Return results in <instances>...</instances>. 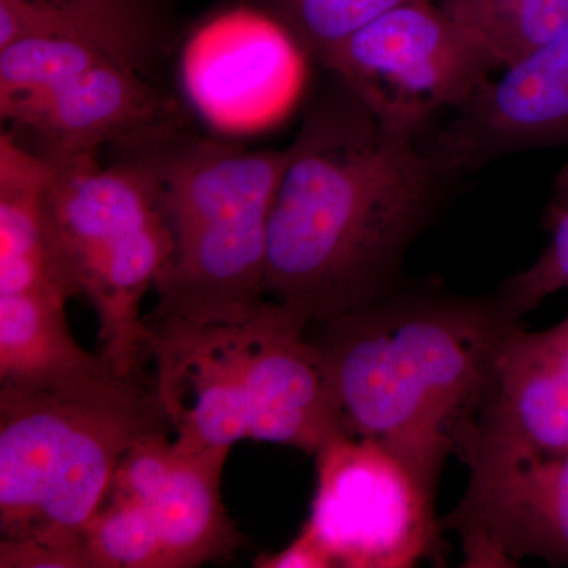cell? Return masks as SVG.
I'll list each match as a JSON object with an SVG mask.
<instances>
[{
  "mask_svg": "<svg viewBox=\"0 0 568 568\" xmlns=\"http://www.w3.org/2000/svg\"><path fill=\"white\" fill-rule=\"evenodd\" d=\"M108 62L115 61L78 40L31 37L14 41L0 48V106L50 92Z\"/></svg>",
  "mask_w": 568,
  "mask_h": 568,
  "instance_id": "obj_19",
  "label": "cell"
},
{
  "mask_svg": "<svg viewBox=\"0 0 568 568\" xmlns=\"http://www.w3.org/2000/svg\"><path fill=\"white\" fill-rule=\"evenodd\" d=\"M301 534L331 567L409 568L440 551L436 496L377 440L339 436L316 455Z\"/></svg>",
  "mask_w": 568,
  "mask_h": 568,
  "instance_id": "obj_7",
  "label": "cell"
},
{
  "mask_svg": "<svg viewBox=\"0 0 568 568\" xmlns=\"http://www.w3.org/2000/svg\"><path fill=\"white\" fill-rule=\"evenodd\" d=\"M54 164L26 148L20 138L0 136V294L44 291L74 297L54 248L47 220V192Z\"/></svg>",
  "mask_w": 568,
  "mask_h": 568,
  "instance_id": "obj_15",
  "label": "cell"
},
{
  "mask_svg": "<svg viewBox=\"0 0 568 568\" xmlns=\"http://www.w3.org/2000/svg\"><path fill=\"white\" fill-rule=\"evenodd\" d=\"M82 538L91 568H166L151 515L130 497L108 495Z\"/></svg>",
  "mask_w": 568,
  "mask_h": 568,
  "instance_id": "obj_20",
  "label": "cell"
},
{
  "mask_svg": "<svg viewBox=\"0 0 568 568\" xmlns=\"http://www.w3.org/2000/svg\"><path fill=\"white\" fill-rule=\"evenodd\" d=\"M0 567L2 568H91L88 552L81 544H55V541L21 538L0 541Z\"/></svg>",
  "mask_w": 568,
  "mask_h": 568,
  "instance_id": "obj_23",
  "label": "cell"
},
{
  "mask_svg": "<svg viewBox=\"0 0 568 568\" xmlns=\"http://www.w3.org/2000/svg\"><path fill=\"white\" fill-rule=\"evenodd\" d=\"M174 432L155 379L104 366L50 384H0L2 538L82 544L119 463L141 437Z\"/></svg>",
  "mask_w": 568,
  "mask_h": 568,
  "instance_id": "obj_3",
  "label": "cell"
},
{
  "mask_svg": "<svg viewBox=\"0 0 568 568\" xmlns=\"http://www.w3.org/2000/svg\"><path fill=\"white\" fill-rule=\"evenodd\" d=\"M544 223L549 235L544 252L496 291L517 320L537 310L549 295L568 290V164L556 175Z\"/></svg>",
  "mask_w": 568,
  "mask_h": 568,
  "instance_id": "obj_22",
  "label": "cell"
},
{
  "mask_svg": "<svg viewBox=\"0 0 568 568\" xmlns=\"http://www.w3.org/2000/svg\"><path fill=\"white\" fill-rule=\"evenodd\" d=\"M254 567L260 568H328L331 564L325 559L323 552L310 541L304 534L297 537L275 555H263L254 560Z\"/></svg>",
  "mask_w": 568,
  "mask_h": 568,
  "instance_id": "obj_24",
  "label": "cell"
},
{
  "mask_svg": "<svg viewBox=\"0 0 568 568\" xmlns=\"http://www.w3.org/2000/svg\"><path fill=\"white\" fill-rule=\"evenodd\" d=\"M405 2L409 0H261L265 13L317 63L366 22Z\"/></svg>",
  "mask_w": 568,
  "mask_h": 568,
  "instance_id": "obj_21",
  "label": "cell"
},
{
  "mask_svg": "<svg viewBox=\"0 0 568 568\" xmlns=\"http://www.w3.org/2000/svg\"><path fill=\"white\" fill-rule=\"evenodd\" d=\"M458 506L440 519L462 538L465 567L525 558L568 566V452L473 463Z\"/></svg>",
  "mask_w": 568,
  "mask_h": 568,
  "instance_id": "obj_9",
  "label": "cell"
},
{
  "mask_svg": "<svg viewBox=\"0 0 568 568\" xmlns=\"http://www.w3.org/2000/svg\"><path fill=\"white\" fill-rule=\"evenodd\" d=\"M568 452V313L547 331L515 324L459 429L454 454L466 466L487 459Z\"/></svg>",
  "mask_w": 568,
  "mask_h": 568,
  "instance_id": "obj_8",
  "label": "cell"
},
{
  "mask_svg": "<svg viewBox=\"0 0 568 568\" xmlns=\"http://www.w3.org/2000/svg\"><path fill=\"white\" fill-rule=\"evenodd\" d=\"M0 115L39 142L52 162L93 156L104 145L144 151L182 136L178 106L142 71L102 63L32 99L0 106Z\"/></svg>",
  "mask_w": 568,
  "mask_h": 568,
  "instance_id": "obj_11",
  "label": "cell"
},
{
  "mask_svg": "<svg viewBox=\"0 0 568 568\" xmlns=\"http://www.w3.org/2000/svg\"><path fill=\"white\" fill-rule=\"evenodd\" d=\"M230 450H182L170 433L141 437L123 455L110 495L138 500L151 515L166 568L233 558L245 538L222 497Z\"/></svg>",
  "mask_w": 568,
  "mask_h": 568,
  "instance_id": "obj_13",
  "label": "cell"
},
{
  "mask_svg": "<svg viewBox=\"0 0 568 568\" xmlns=\"http://www.w3.org/2000/svg\"><path fill=\"white\" fill-rule=\"evenodd\" d=\"M518 323L496 293L403 284L308 336L343 435L383 444L436 496L497 346Z\"/></svg>",
  "mask_w": 568,
  "mask_h": 568,
  "instance_id": "obj_2",
  "label": "cell"
},
{
  "mask_svg": "<svg viewBox=\"0 0 568 568\" xmlns=\"http://www.w3.org/2000/svg\"><path fill=\"white\" fill-rule=\"evenodd\" d=\"M250 439L320 454L343 435L310 323L265 298L242 321Z\"/></svg>",
  "mask_w": 568,
  "mask_h": 568,
  "instance_id": "obj_14",
  "label": "cell"
},
{
  "mask_svg": "<svg viewBox=\"0 0 568 568\" xmlns=\"http://www.w3.org/2000/svg\"><path fill=\"white\" fill-rule=\"evenodd\" d=\"M320 65L384 122L420 136L437 115L457 111L500 70L433 0H409L384 11Z\"/></svg>",
  "mask_w": 568,
  "mask_h": 568,
  "instance_id": "obj_6",
  "label": "cell"
},
{
  "mask_svg": "<svg viewBox=\"0 0 568 568\" xmlns=\"http://www.w3.org/2000/svg\"><path fill=\"white\" fill-rule=\"evenodd\" d=\"M331 77L286 148L265 253V297L310 325L399 290L410 246L458 181L425 136Z\"/></svg>",
  "mask_w": 568,
  "mask_h": 568,
  "instance_id": "obj_1",
  "label": "cell"
},
{
  "mask_svg": "<svg viewBox=\"0 0 568 568\" xmlns=\"http://www.w3.org/2000/svg\"><path fill=\"white\" fill-rule=\"evenodd\" d=\"M500 65L536 51L568 24V0H439Z\"/></svg>",
  "mask_w": 568,
  "mask_h": 568,
  "instance_id": "obj_18",
  "label": "cell"
},
{
  "mask_svg": "<svg viewBox=\"0 0 568 568\" xmlns=\"http://www.w3.org/2000/svg\"><path fill=\"white\" fill-rule=\"evenodd\" d=\"M138 153L156 175L174 244L151 316L194 324L252 316L267 298L268 219L286 148L248 151L182 134Z\"/></svg>",
  "mask_w": 568,
  "mask_h": 568,
  "instance_id": "obj_4",
  "label": "cell"
},
{
  "mask_svg": "<svg viewBox=\"0 0 568 568\" xmlns=\"http://www.w3.org/2000/svg\"><path fill=\"white\" fill-rule=\"evenodd\" d=\"M47 220L59 267L99 316L100 354L114 372L142 375L152 332L141 302L174 246L155 174L138 160L62 164L48 189Z\"/></svg>",
  "mask_w": 568,
  "mask_h": 568,
  "instance_id": "obj_5",
  "label": "cell"
},
{
  "mask_svg": "<svg viewBox=\"0 0 568 568\" xmlns=\"http://www.w3.org/2000/svg\"><path fill=\"white\" fill-rule=\"evenodd\" d=\"M155 386L182 450H230L250 439L245 338L241 323L145 317Z\"/></svg>",
  "mask_w": 568,
  "mask_h": 568,
  "instance_id": "obj_12",
  "label": "cell"
},
{
  "mask_svg": "<svg viewBox=\"0 0 568 568\" xmlns=\"http://www.w3.org/2000/svg\"><path fill=\"white\" fill-rule=\"evenodd\" d=\"M67 302L44 291L0 294V384L50 386L110 366L74 339Z\"/></svg>",
  "mask_w": 568,
  "mask_h": 568,
  "instance_id": "obj_17",
  "label": "cell"
},
{
  "mask_svg": "<svg viewBox=\"0 0 568 568\" xmlns=\"http://www.w3.org/2000/svg\"><path fill=\"white\" fill-rule=\"evenodd\" d=\"M426 144L458 181L506 156L568 148V24L493 74Z\"/></svg>",
  "mask_w": 568,
  "mask_h": 568,
  "instance_id": "obj_10",
  "label": "cell"
},
{
  "mask_svg": "<svg viewBox=\"0 0 568 568\" xmlns=\"http://www.w3.org/2000/svg\"><path fill=\"white\" fill-rule=\"evenodd\" d=\"M31 37L82 41L144 73L162 28L152 0H0V48Z\"/></svg>",
  "mask_w": 568,
  "mask_h": 568,
  "instance_id": "obj_16",
  "label": "cell"
}]
</instances>
